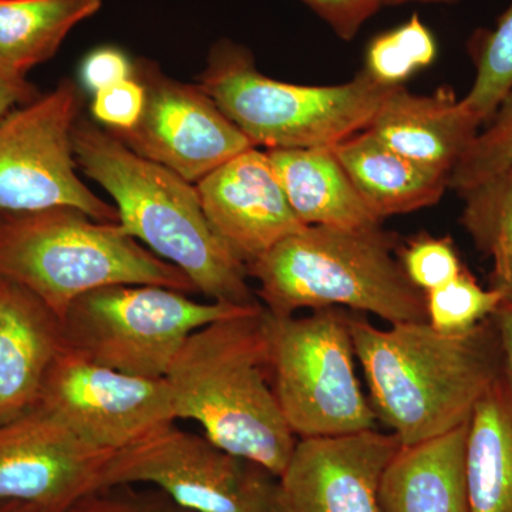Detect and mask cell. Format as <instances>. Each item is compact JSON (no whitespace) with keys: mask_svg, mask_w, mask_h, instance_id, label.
I'll list each match as a JSON object with an SVG mask.
<instances>
[{"mask_svg":"<svg viewBox=\"0 0 512 512\" xmlns=\"http://www.w3.org/2000/svg\"><path fill=\"white\" fill-rule=\"evenodd\" d=\"M349 325L373 412L400 446L466 424L504 372L493 318L461 335L437 332L427 322L380 329L357 312H350Z\"/></svg>","mask_w":512,"mask_h":512,"instance_id":"6da1fadb","label":"cell"},{"mask_svg":"<svg viewBox=\"0 0 512 512\" xmlns=\"http://www.w3.org/2000/svg\"><path fill=\"white\" fill-rule=\"evenodd\" d=\"M164 379L175 419L197 421L215 446L281 477L298 439L272 387L264 306L195 330Z\"/></svg>","mask_w":512,"mask_h":512,"instance_id":"7a4b0ae2","label":"cell"},{"mask_svg":"<svg viewBox=\"0 0 512 512\" xmlns=\"http://www.w3.org/2000/svg\"><path fill=\"white\" fill-rule=\"evenodd\" d=\"M73 148L77 167L113 197L124 231L181 269L197 292L231 305L261 303L248 284L247 265L205 217L194 184L82 117Z\"/></svg>","mask_w":512,"mask_h":512,"instance_id":"3957f363","label":"cell"},{"mask_svg":"<svg viewBox=\"0 0 512 512\" xmlns=\"http://www.w3.org/2000/svg\"><path fill=\"white\" fill-rule=\"evenodd\" d=\"M396 241L382 228L305 227L247 266L274 316L342 308L396 323L427 322L426 293L404 274Z\"/></svg>","mask_w":512,"mask_h":512,"instance_id":"277c9868","label":"cell"},{"mask_svg":"<svg viewBox=\"0 0 512 512\" xmlns=\"http://www.w3.org/2000/svg\"><path fill=\"white\" fill-rule=\"evenodd\" d=\"M0 276L25 286L63 318L84 293L113 285L197 288L120 224L93 220L67 205L0 211Z\"/></svg>","mask_w":512,"mask_h":512,"instance_id":"5b68a950","label":"cell"},{"mask_svg":"<svg viewBox=\"0 0 512 512\" xmlns=\"http://www.w3.org/2000/svg\"><path fill=\"white\" fill-rule=\"evenodd\" d=\"M201 89L254 147L332 148L369 128L396 87L359 72L335 86L279 82L256 69L251 50L222 39L212 46Z\"/></svg>","mask_w":512,"mask_h":512,"instance_id":"8992f818","label":"cell"},{"mask_svg":"<svg viewBox=\"0 0 512 512\" xmlns=\"http://www.w3.org/2000/svg\"><path fill=\"white\" fill-rule=\"evenodd\" d=\"M349 318L342 308L318 309L303 318L265 309L272 387L298 440L376 429V414L356 375Z\"/></svg>","mask_w":512,"mask_h":512,"instance_id":"52a82bcc","label":"cell"},{"mask_svg":"<svg viewBox=\"0 0 512 512\" xmlns=\"http://www.w3.org/2000/svg\"><path fill=\"white\" fill-rule=\"evenodd\" d=\"M259 305L198 302L163 286H106L64 313L63 349L117 372L163 379L195 330Z\"/></svg>","mask_w":512,"mask_h":512,"instance_id":"ba28073f","label":"cell"},{"mask_svg":"<svg viewBox=\"0 0 512 512\" xmlns=\"http://www.w3.org/2000/svg\"><path fill=\"white\" fill-rule=\"evenodd\" d=\"M83 106L70 79L0 120V211L67 205L93 220L120 224L119 211L80 180L73 130Z\"/></svg>","mask_w":512,"mask_h":512,"instance_id":"9c48e42d","label":"cell"},{"mask_svg":"<svg viewBox=\"0 0 512 512\" xmlns=\"http://www.w3.org/2000/svg\"><path fill=\"white\" fill-rule=\"evenodd\" d=\"M141 484L194 512H276L274 474L175 421L111 457L104 488Z\"/></svg>","mask_w":512,"mask_h":512,"instance_id":"30bf717a","label":"cell"},{"mask_svg":"<svg viewBox=\"0 0 512 512\" xmlns=\"http://www.w3.org/2000/svg\"><path fill=\"white\" fill-rule=\"evenodd\" d=\"M133 77L146 93L143 113L131 130L110 133L138 156L197 184L254 147L200 84L171 79L147 59L134 62Z\"/></svg>","mask_w":512,"mask_h":512,"instance_id":"8fae6325","label":"cell"},{"mask_svg":"<svg viewBox=\"0 0 512 512\" xmlns=\"http://www.w3.org/2000/svg\"><path fill=\"white\" fill-rule=\"evenodd\" d=\"M37 404L86 443L109 451L123 450L177 420L164 377L127 375L64 349Z\"/></svg>","mask_w":512,"mask_h":512,"instance_id":"7c38bea8","label":"cell"},{"mask_svg":"<svg viewBox=\"0 0 512 512\" xmlns=\"http://www.w3.org/2000/svg\"><path fill=\"white\" fill-rule=\"evenodd\" d=\"M114 453L86 443L36 404L0 421V501L67 512L103 490Z\"/></svg>","mask_w":512,"mask_h":512,"instance_id":"4fadbf2b","label":"cell"},{"mask_svg":"<svg viewBox=\"0 0 512 512\" xmlns=\"http://www.w3.org/2000/svg\"><path fill=\"white\" fill-rule=\"evenodd\" d=\"M399 448L376 429L298 440L278 477L276 512H382L380 478Z\"/></svg>","mask_w":512,"mask_h":512,"instance_id":"5bb4252c","label":"cell"},{"mask_svg":"<svg viewBox=\"0 0 512 512\" xmlns=\"http://www.w3.org/2000/svg\"><path fill=\"white\" fill-rule=\"evenodd\" d=\"M195 187L211 227L247 266L306 227L261 148L242 151Z\"/></svg>","mask_w":512,"mask_h":512,"instance_id":"9a60e30c","label":"cell"},{"mask_svg":"<svg viewBox=\"0 0 512 512\" xmlns=\"http://www.w3.org/2000/svg\"><path fill=\"white\" fill-rule=\"evenodd\" d=\"M62 350V318L25 286L0 276V421L36 406Z\"/></svg>","mask_w":512,"mask_h":512,"instance_id":"2e32d148","label":"cell"},{"mask_svg":"<svg viewBox=\"0 0 512 512\" xmlns=\"http://www.w3.org/2000/svg\"><path fill=\"white\" fill-rule=\"evenodd\" d=\"M481 126L451 90L420 96L397 86L367 130L402 156L450 177Z\"/></svg>","mask_w":512,"mask_h":512,"instance_id":"e0dca14e","label":"cell"},{"mask_svg":"<svg viewBox=\"0 0 512 512\" xmlns=\"http://www.w3.org/2000/svg\"><path fill=\"white\" fill-rule=\"evenodd\" d=\"M468 421L436 439L400 446L380 478L382 512H470Z\"/></svg>","mask_w":512,"mask_h":512,"instance_id":"ac0fdd59","label":"cell"},{"mask_svg":"<svg viewBox=\"0 0 512 512\" xmlns=\"http://www.w3.org/2000/svg\"><path fill=\"white\" fill-rule=\"evenodd\" d=\"M292 210L306 227L366 231L383 220L366 204L332 148L266 150Z\"/></svg>","mask_w":512,"mask_h":512,"instance_id":"d6986e66","label":"cell"},{"mask_svg":"<svg viewBox=\"0 0 512 512\" xmlns=\"http://www.w3.org/2000/svg\"><path fill=\"white\" fill-rule=\"evenodd\" d=\"M332 151L380 220L431 207L448 190V175L402 156L369 130L346 138Z\"/></svg>","mask_w":512,"mask_h":512,"instance_id":"ffe728a7","label":"cell"},{"mask_svg":"<svg viewBox=\"0 0 512 512\" xmlns=\"http://www.w3.org/2000/svg\"><path fill=\"white\" fill-rule=\"evenodd\" d=\"M466 484L470 512H512V383L505 372L468 421Z\"/></svg>","mask_w":512,"mask_h":512,"instance_id":"44dd1931","label":"cell"},{"mask_svg":"<svg viewBox=\"0 0 512 512\" xmlns=\"http://www.w3.org/2000/svg\"><path fill=\"white\" fill-rule=\"evenodd\" d=\"M101 5L103 0H0V76L26 80Z\"/></svg>","mask_w":512,"mask_h":512,"instance_id":"7402d4cb","label":"cell"},{"mask_svg":"<svg viewBox=\"0 0 512 512\" xmlns=\"http://www.w3.org/2000/svg\"><path fill=\"white\" fill-rule=\"evenodd\" d=\"M460 195L461 224L493 262L490 288L512 305V167Z\"/></svg>","mask_w":512,"mask_h":512,"instance_id":"603a6c76","label":"cell"},{"mask_svg":"<svg viewBox=\"0 0 512 512\" xmlns=\"http://www.w3.org/2000/svg\"><path fill=\"white\" fill-rule=\"evenodd\" d=\"M468 52L476 66V77L461 100L484 126L512 89V2L493 29L474 33Z\"/></svg>","mask_w":512,"mask_h":512,"instance_id":"cb8c5ba5","label":"cell"},{"mask_svg":"<svg viewBox=\"0 0 512 512\" xmlns=\"http://www.w3.org/2000/svg\"><path fill=\"white\" fill-rule=\"evenodd\" d=\"M437 53L434 33L414 13L407 22L370 40L363 72L384 86H403L413 74L431 66Z\"/></svg>","mask_w":512,"mask_h":512,"instance_id":"d4e9b609","label":"cell"},{"mask_svg":"<svg viewBox=\"0 0 512 512\" xmlns=\"http://www.w3.org/2000/svg\"><path fill=\"white\" fill-rule=\"evenodd\" d=\"M503 302L500 293L481 288L464 269L453 281L426 293L427 323L437 332L461 335L493 318Z\"/></svg>","mask_w":512,"mask_h":512,"instance_id":"484cf974","label":"cell"},{"mask_svg":"<svg viewBox=\"0 0 512 512\" xmlns=\"http://www.w3.org/2000/svg\"><path fill=\"white\" fill-rule=\"evenodd\" d=\"M484 126L448 180V188L458 194L512 167V89Z\"/></svg>","mask_w":512,"mask_h":512,"instance_id":"4316f807","label":"cell"},{"mask_svg":"<svg viewBox=\"0 0 512 512\" xmlns=\"http://www.w3.org/2000/svg\"><path fill=\"white\" fill-rule=\"evenodd\" d=\"M396 254L409 281L424 293L441 288L466 269L450 238L419 234Z\"/></svg>","mask_w":512,"mask_h":512,"instance_id":"83f0119b","label":"cell"},{"mask_svg":"<svg viewBox=\"0 0 512 512\" xmlns=\"http://www.w3.org/2000/svg\"><path fill=\"white\" fill-rule=\"evenodd\" d=\"M67 512H194L181 507L157 488L137 490L134 485L104 488L83 498Z\"/></svg>","mask_w":512,"mask_h":512,"instance_id":"f1b7e54d","label":"cell"},{"mask_svg":"<svg viewBox=\"0 0 512 512\" xmlns=\"http://www.w3.org/2000/svg\"><path fill=\"white\" fill-rule=\"evenodd\" d=\"M146 93L137 79L124 80L94 93L92 114L96 121L113 133L131 130L144 109Z\"/></svg>","mask_w":512,"mask_h":512,"instance_id":"f546056e","label":"cell"},{"mask_svg":"<svg viewBox=\"0 0 512 512\" xmlns=\"http://www.w3.org/2000/svg\"><path fill=\"white\" fill-rule=\"evenodd\" d=\"M339 39H355L382 6L376 0H301Z\"/></svg>","mask_w":512,"mask_h":512,"instance_id":"4dcf8cb0","label":"cell"},{"mask_svg":"<svg viewBox=\"0 0 512 512\" xmlns=\"http://www.w3.org/2000/svg\"><path fill=\"white\" fill-rule=\"evenodd\" d=\"M134 62L123 50L103 46L86 56L82 64L84 86L93 93L133 77Z\"/></svg>","mask_w":512,"mask_h":512,"instance_id":"1f68e13d","label":"cell"},{"mask_svg":"<svg viewBox=\"0 0 512 512\" xmlns=\"http://www.w3.org/2000/svg\"><path fill=\"white\" fill-rule=\"evenodd\" d=\"M35 86L28 80H13L0 76V120L22 104L39 97Z\"/></svg>","mask_w":512,"mask_h":512,"instance_id":"d6a6232c","label":"cell"},{"mask_svg":"<svg viewBox=\"0 0 512 512\" xmlns=\"http://www.w3.org/2000/svg\"><path fill=\"white\" fill-rule=\"evenodd\" d=\"M493 320L503 350L504 372L512 383V305L501 303L493 315Z\"/></svg>","mask_w":512,"mask_h":512,"instance_id":"836d02e7","label":"cell"},{"mask_svg":"<svg viewBox=\"0 0 512 512\" xmlns=\"http://www.w3.org/2000/svg\"><path fill=\"white\" fill-rule=\"evenodd\" d=\"M0 512H47L35 505L15 503V501H0Z\"/></svg>","mask_w":512,"mask_h":512,"instance_id":"e575fe53","label":"cell"},{"mask_svg":"<svg viewBox=\"0 0 512 512\" xmlns=\"http://www.w3.org/2000/svg\"><path fill=\"white\" fill-rule=\"evenodd\" d=\"M380 6H396L403 3H436V5H456L460 0H376Z\"/></svg>","mask_w":512,"mask_h":512,"instance_id":"d590c367","label":"cell"}]
</instances>
